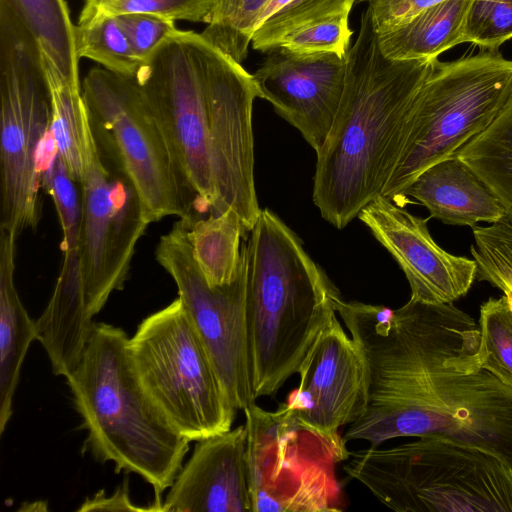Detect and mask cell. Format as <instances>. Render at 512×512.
Listing matches in <instances>:
<instances>
[{
    "label": "cell",
    "mask_w": 512,
    "mask_h": 512,
    "mask_svg": "<svg viewBox=\"0 0 512 512\" xmlns=\"http://www.w3.org/2000/svg\"><path fill=\"white\" fill-rule=\"evenodd\" d=\"M333 301L367 371V407L345 441L442 436L489 450L512 470V387L483 367L469 314L411 298L397 309Z\"/></svg>",
    "instance_id": "cell-1"
},
{
    "label": "cell",
    "mask_w": 512,
    "mask_h": 512,
    "mask_svg": "<svg viewBox=\"0 0 512 512\" xmlns=\"http://www.w3.org/2000/svg\"><path fill=\"white\" fill-rule=\"evenodd\" d=\"M436 59L398 60L381 51L367 9L347 53L344 91L329 134L316 152L313 201L343 229L383 188L397 162L407 122Z\"/></svg>",
    "instance_id": "cell-2"
},
{
    "label": "cell",
    "mask_w": 512,
    "mask_h": 512,
    "mask_svg": "<svg viewBox=\"0 0 512 512\" xmlns=\"http://www.w3.org/2000/svg\"><path fill=\"white\" fill-rule=\"evenodd\" d=\"M243 251L246 317L255 399L270 396L299 370L336 316L339 291L270 209H261Z\"/></svg>",
    "instance_id": "cell-3"
},
{
    "label": "cell",
    "mask_w": 512,
    "mask_h": 512,
    "mask_svg": "<svg viewBox=\"0 0 512 512\" xmlns=\"http://www.w3.org/2000/svg\"><path fill=\"white\" fill-rule=\"evenodd\" d=\"M129 338L119 327L94 322L76 367L65 377L87 431L88 450L115 471L135 473L154 489L155 511L183 466L189 440L168 422L133 368Z\"/></svg>",
    "instance_id": "cell-4"
},
{
    "label": "cell",
    "mask_w": 512,
    "mask_h": 512,
    "mask_svg": "<svg viewBox=\"0 0 512 512\" xmlns=\"http://www.w3.org/2000/svg\"><path fill=\"white\" fill-rule=\"evenodd\" d=\"M344 470L397 512H512V470L496 454L442 436L350 453Z\"/></svg>",
    "instance_id": "cell-5"
},
{
    "label": "cell",
    "mask_w": 512,
    "mask_h": 512,
    "mask_svg": "<svg viewBox=\"0 0 512 512\" xmlns=\"http://www.w3.org/2000/svg\"><path fill=\"white\" fill-rule=\"evenodd\" d=\"M52 94L41 50L0 0V229L19 236L40 219L41 161Z\"/></svg>",
    "instance_id": "cell-6"
},
{
    "label": "cell",
    "mask_w": 512,
    "mask_h": 512,
    "mask_svg": "<svg viewBox=\"0 0 512 512\" xmlns=\"http://www.w3.org/2000/svg\"><path fill=\"white\" fill-rule=\"evenodd\" d=\"M512 100V60L484 49L437 62L414 101L397 162L382 194L401 197L426 168L453 156Z\"/></svg>",
    "instance_id": "cell-7"
},
{
    "label": "cell",
    "mask_w": 512,
    "mask_h": 512,
    "mask_svg": "<svg viewBox=\"0 0 512 512\" xmlns=\"http://www.w3.org/2000/svg\"><path fill=\"white\" fill-rule=\"evenodd\" d=\"M128 349L142 387L183 437L199 441L231 429L237 409L179 297L142 320Z\"/></svg>",
    "instance_id": "cell-8"
},
{
    "label": "cell",
    "mask_w": 512,
    "mask_h": 512,
    "mask_svg": "<svg viewBox=\"0 0 512 512\" xmlns=\"http://www.w3.org/2000/svg\"><path fill=\"white\" fill-rule=\"evenodd\" d=\"M79 180L80 275L86 313L93 320L126 282L139 239L152 220L108 138L86 111Z\"/></svg>",
    "instance_id": "cell-9"
},
{
    "label": "cell",
    "mask_w": 512,
    "mask_h": 512,
    "mask_svg": "<svg viewBox=\"0 0 512 512\" xmlns=\"http://www.w3.org/2000/svg\"><path fill=\"white\" fill-rule=\"evenodd\" d=\"M243 411L253 512L341 510L334 471L350 456L344 438L303 427L285 403L274 412L256 403Z\"/></svg>",
    "instance_id": "cell-10"
},
{
    "label": "cell",
    "mask_w": 512,
    "mask_h": 512,
    "mask_svg": "<svg viewBox=\"0 0 512 512\" xmlns=\"http://www.w3.org/2000/svg\"><path fill=\"white\" fill-rule=\"evenodd\" d=\"M81 88L91 124L111 142L152 222L167 216L198 219L199 199L182 176L134 76L94 67Z\"/></svg>",
    "instance_id": "cell-11"
},
{
    "label": "cell",
    "mask_w": 512,
    "mask_h": 512,
    "mask_svg": "<svg viewBox=\"0 0 512 512\" xmlns=\"http://www.w3.org/2000/svg\"><path fill=\"white\" fill-rule=\"evenodd\" d=\"M211 48L201 34L177 29L134 76L182 176L210 213L217 203L209 138Z\"/></svg>",
    "instance_id": "cell-12"
},
{
    "label": "cell",
    "mask_w": 512,
    "mask_h": 512,
    "mask_svg": "<svg viewBox=\"0 0 512 512\" xmlns=\"http://www.w3.org/2000/svg\"><path fill=\"white\" fill-rule=\"evenodd\" d=\"M194 221L180 218L161 236L156 260L174 280L178 297L202 337L233 406L245 410L256 399L251 379L243 247L236 279L210 287L194 259L188 237Z\"/></svg>",
    "instance_id": "cell-13"
},
{
    "label": "cell",
    "mask_w": 512,
    "mask_h": 512,
    "mask_svg": "<svg viewBox=\"0 0 512 512\" xmlns=\"http://www.w3.org/2000/svg\"><path fill=\"white\" fill-rule=\"evenodd\" d=\"M256 97L252 74L212 46L208 111L217 203L210 214L233 210L245 233L252 231L261 212L254 183L252 107Z\"/></svg>",
    "instance_id": "cell-14"
},
{
    "label": "cell",
    "mask_w": 512,
    "mask_h": 512,
    "mask_svg": "<svg viewBox=\"0 0 512 512\" xmlns=\"http://www.w3.org/2000/svg\"><path fill=\"white\" fill-rule=\"evenodd\" d=\"M297 373L298 387L288 395L285 406L303 427L336 439L341 437V427L365 412V360L336 316L318 335Z\"/></svg>",
    "instance_id": "cell-15"
},
{
    "label": "cell",
    "mask_w": 512,
    "mask_h": 512,
    "mask_svg": "<svg viewBox=\"0 0 512 512\" xmlns=\"http://www.w3.org/2000/svg\"><path fill=\"white\" fill-rule=\"evenodd\" d=\"M252 74L258 97L294 126L318 152L332 127L344 91L347 55L268 52Z\"/></svg>",
    "instance_id": "cell-16"
},
{
    "label": "cell",
    "mask_w": 512,
    "mask_h": 512,
    "mask_svg": "<svg viewBox=\"0 0 512 512\" xmlns=\"http://www.w3.org/2000/svg\"><path fill=\"white\" fill-rule=\"evenodd\" d=\"M358 217L399 264L411 299L453 303L472 287L477 262L442 249L429 233L428 219L412 215L383 195L373 198Z\"/></svg>",
    "instance_id": "cell-17"
},
{
    "label": "cell",
    "mask_w": 512,
    "mask_h": 512,
    "mask_svg": "<svg viewBox=\"0 0 512 512\" xmlns=\"http://www.w3.org/2000/svg\"><path fill=\"white\" fill-rule=\"evenodd\" d=\"M253 512L245 424L196 441L161 512Z\"/></svg>",
    "instance_id": "cell-18"
},
{
    "label": "cell",
    "mask_w": 512,
    "mask_h": 512,
    "mask_svg": "<svg viewBox=\"0 0 512 512\" xmlns=\"http://www.w3.org/2000/svg\"><path fill=\"white\" fill-rule=\"evenodd\" d=\"M425 206L430 217L449 225L476 226L512 220L494 192L456 155L423 170L404 190Z\"/></svg>",
    "instance_id": "cell-19"
},
{
    "label": "cell",
    "mask_w": 512,
    "mask_h": 512,
    "mask_svg": "<svg viewBox=\"0 0 512 512\" xmlns=\"http://www.w3.org/2000/svg\"><path fill=\"white\" fill-rule=\"evenodd\" d=\"M17 235L0 229V433L12 416L20 370L32 341L36 321L24 308L14 284Z\"/></svg>",
    "instance_id": "cell-20"
},
{
    "label": "cell",
    "mask_w": 512,
    "mask_h": 512,
    "mask_svg": "<svg viewBox=\"0 0 512 512\" xmlns=\"http://www.w3.org/2000/svg\"><path fill=\"white\" fill-rule=\"evenodd\" d=\"M469 0H445L408 21L377 33L383 54L391 59H436L465 43L464 26Z\"/></svg>",
    "instance_id": "cell-21"
},
{
    "label": "cell",
    "mask_w": 512,
    "mask_h": 512,
    "mask_svg": "<svg viewBox=\"0 0 512 512\" xmlns=\"http://www.w3.org/2000/svg\"><path fill=\"white\" fill-rule=\"evenodd\" d=\"M35 38L48 78L81 87L75 25L64 0H4Z\"/></svg>",
    "instance_id": "cell-22"
},
{
    "label": "cell",
    "mask_w": 512,
    "mask_h": 512,
    "mask_svg": "<svg viewBox=\"0 0 512 512\" xmlns=\"http://www.w3.org/2000/svg\"><path fill=\"white\" fill-rule=\"evenodd\" d=\"M245 234L239 216L231 209L196 219L188 237L194 259L210 287L232 283L242 266L241 237Z\"/></svg>",
    "instance_id": "cell-23"
},
{
    "label": "cell",
    "mask_w": 512,
    "mask_h": 512,
    "mask_svg": "<svg viewBox=\"0 0 512 512\" xmlns=\"http://www.w3.org/2000/svg\"><path fill=\"white\" fill-rule=\"evenodd\" d=\"M455 155L494 192L512 216V100Z\"/></svg>",
    "instance_id": "cell-24"
},
{
    "label": "cell",
    "mask_w": 512,
    "mask_h": 512,
    "mask_svg": "<svg viewBox=\"0 0 512 512\" xmlns=\"http://www.w3.org/2000/svg\"><path fill=\"white\" fill-rule=\"evenodd\" d=\"M78 58H88L112 72L135 76L143 63L134 53L117 16H99L75 25Z\"/></svg>",
    "instance_id": "cell-25"
},
{
    "label": "cell",
    "mask_w": 512,
    "mask_h": 512,
    "mask_svg": "<svg viewBox=\"0 0 512 512\" xmlns=\"http://www.w3.org/2000/svg\"><path fill=\"white\" fill-rule=\"evenodd\" d=\"M271 0H215L201 36L220 52L242 63L259 20Z\"/></svg>",
    "instance_id": "cell-26"
},
{
    "label": "cell",
    "mask_w": 512,
    "mask_h": 512,
    "mask_svg": "<svg viewBox=\"0 0 512 512\" xmlns=\"http://www.w3.org/2000/svg\"><path fill=\"white\" fill-rule=\"evenodd\" d=\"M483 367L512 387V309L507 297H491L480 307Z\"/></svg>",
    "instance_id": "cell-27"
},
{
    "label": "cell",
    "mask_w": 512,
    "mask_h": 512,
    "mask_svg": "<svg viewBox=\"0 0 512 512\" xmlns=\"http://www.w3.org/2000/svg\"><path fill=\"white\" fill-rule=\"evenodd\" d=\"M215 0H85L78 22L99 16L151 14L208 24Z\"/></svg>",
    "instance_id": "cell-28"
},
{
    "label": "cell",
    "mask_w": 512,
    "mask_h": 512,
    "mask_svg": "<svg viewBox=\"0 0 512 512\" xmlns=\"http://www.w3.org/2000/svg\"><path fill=\"white\" fill-rule=\"evenodd\" d=\"M470 250L477 262V279L499 290H512V220L473 226Z\"/></svg>",
    "instance_id": "cell-29"
},
{
    "label": "cell",
    "mask_w": 512,
    "mask_h": 512,
    "mask_svg": "<svg viewBox=\"0 0 512 512\" xmlns=\"http://www.w3.org/2000/svg\"><path fill=\"white\" fill-rule=\"evenodd\" d=\"M357 1L363 0H293L256 27L252 47L268 53L291 30L319 18L351 11Z\"/></svg>",
    "instance_id": "cell-30"
},
{
    "label": "cell",
    "mask_w": 512,
    "mask_h": 512,
    "mask_svg": "<svg viewBox=\"0 0 512 512\" xmlns=\"http://www.w3.org/2000/svg\"><path fill=\"white\" fill-rule=\"evenodd\" d=\"M350 12L344 11L301 25L288 32L276 48L297 53H334L346 56L353 33L349 26Z\"/></svg>",
    "instance_id": "cell-31"
},
{
    "label": "cell",
    "mask_w": 512,
    "mask_h": 512,
    "mask_svg": "<svg viewBox=\"0 0 512 512\" xmlns=\"http://www.w3.org/2000/svg\"><path fill=\"white\" fill-rule=\"evenodd\" d=\"M465 43L498 50L512 38V0H469Z\"/></svg>",
    "instance_id": "cell-32"
},
{
    "label": "cell",
    "mask_w": 512,
    "mask_h": 512,
    "mask_svg": "<svg viewBox=\"0 0 512 512\" xmlns=\"http://www.w3.org/2000/svg\"><path fill=\"white\" fill-rule=\"evenodd\" d=\"M136 56L145 61L177 28L174 20L151 14L117 16Z\"/></svg>",
    "instance_id": "cell-33"
},
{
    "label": "cell",
    "mask_w": 512,
    "mask_h": 512,
    "mask_svg": "<svg viewBox=\"0 0 512 512\" xmlns=\"http://www.w3.org/2000/svg\"><path fill=\"white\" fill-rule=\"evenodd\" d=\"M445 0H369L368 10L377 33L398 26Z\"/></svg>",
    "instance_id": "cell-34"
},
{
    "label": "cell",
    "mask_w": 512,
    "mask_h": 512,
    "mask_svg": "<svg viewBox=\"0 0 512 512\" xmlns=\"http://www.w3.org/2000/svg\"><path fill=\"white\" fill-rule=\"evenodd\" d=\"M155 511L153 506L138 507L132 503L129 496V481L124 479L122 484L111 495L100 490L92 498H86L77 511Z\"/></svg>",
    "instance_id": "cell-35"
},
{
    "label": "cell",
    "mask_w": 512,
    "mask_h": 512,
    "mask_svg": "<svg viewBox=\"0 0 512 512\" xmlns=\"http://www.w3.org/2000/svg\"><path fill=\"white\" fill-rule=\"evenodd\" d=\"M364 2H368L369 0H363Z\"/></svg>",
    "instance_id": "cell-36"
}]
</instances>
